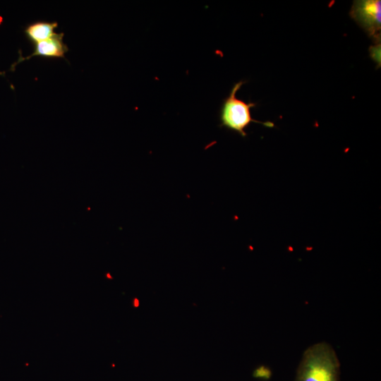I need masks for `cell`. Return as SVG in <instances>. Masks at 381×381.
I'll list each match as a JSON object with an SVG mask.
<instances>
[{"label": "cell", "instance_id": "obj_1", "mask_svg": "<svg viewBox=\"0 0 381 381\" xmlns=\"http://www.w3.org/2000/svg\"><path fill=\"white\" fill-rule=\"evenodd\" d=\"M340 364L332 346L325 341L304 351L294 381H339Z\"/></svg>", "mask_w": 381, "mask_h": 381}, {"label": "cell", "instance_id": "obj_2", "mask_svg": "<svg viewBox=\"0 0 381 381\" xmlns=\"http://www.w3.org/2000/svg\"><path fill=\"white\" fill-rule=\"evenodd\" d=\"M244 83L241 80L234 85L229 95L224 99L220 111V126L236 131L243 137L246 136L245 129L251 123H261L267 128L274 126L271 121L262 122L253 119L250 109L256 104L246 102L236 97L237 92Z\"/></svg>", "mask_w": 381, "mask_h": 381}, {"label": "cell", "instance_id": "obj_3", "mask_svg": "<svg viewBox=\"0 0 381 381\" xmlns=\"http://www.w3.org/2000/svg\"><path fill=\"white\" fill-rule=\"evenodd\" d=\"M349 14L375 44H380L381 1L380 0L354 1Z\"/></svg>", "mask_w": 381, "mask_h": 381}, {"label": "cell", "instance_id": "obj_4", "mask_svg": "<svg viewBox=\"0 0 381 381\" xmlns=\"http://www.w3.org/2000/svg\"><path fill=\"white\" fill-rule=\"evenodd\" d=\"M64 33H55L49 39L34 44L33 52L27 57L20 58L19 61L28 60L35 56H41L49 58H65L68 47L64 42Z\"/></svg>", "mask_w": 381, "mask_h": 381}, {"label": "cell", "instance_id": "obj_5", "mask_svg": "<svg viewBox=\"0 0 381 381\" xmlns=\"http://www.w3.org/2000/svg\"><path fill=\"white\" fill-rule=\"evenodd\" d=\"M57 27V22L36 21L28 25L24 32L27 39L34 44L54 35Z\"/></svg>", "mask_w": 381, "mask_h": 381}, {"label": "cell", "instance_id": "obj_6", "mask_svg": "<svg viewBox=\"0 0 381 381\" xmlns=\"http://www.w3.org/2000/svg\"><path fill=\"white\" fill-rule=\"evenodd\" d=\"M271 375V371L265 366H260L254 371V376L256 377L268 379Z\"/></svg>", "mask_w": 381, "mask_h": 381}, {"label": "cell", "instance_id": "obj_7", "mask_svg": "<svg viewBox=\"0 0 381 381\" xmlns=\"http://www.w3.org/2000/svg\"><path fill=\"white\" fill-rule=\"evenodd\" d=\"M370 55L379 65H380V44H375V46L370 47Z\"/></svg>", "mask_w": 381, "mask_h": 381}]
</instances>
